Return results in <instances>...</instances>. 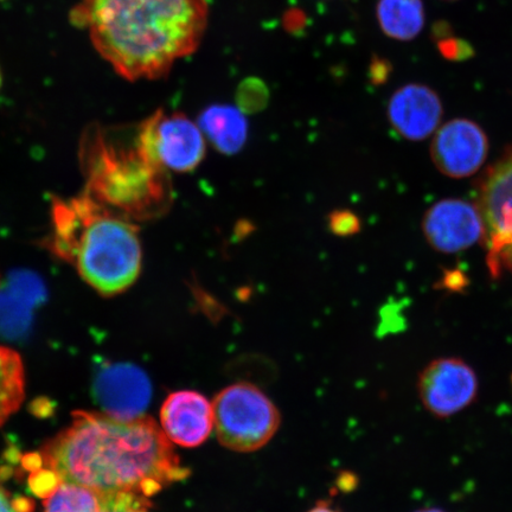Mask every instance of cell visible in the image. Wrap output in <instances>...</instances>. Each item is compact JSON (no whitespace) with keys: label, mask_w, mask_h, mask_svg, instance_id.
Instances as JSON below:
<instances>
[{"label":"cell","mask_w":512,"mask_h":512,"mask_svg":"<svg viewBox=\"0 0 512 512\" xmlns=\"http://www.w3.org/2000/svg\"><path fill=\"white\" fill-rule=\"evenodd\" d=\"M389 63L382 59H375L373 64H371V75H373V80L376 82H383L388 78L389 75Z\"/></svg>","instance_id":"22"},{"label":"cell","mask_w":512,"mask_h":512,"mask_svg":"<svg viewBox=\"0 0 512 512\" xmlns=\"http://www.w3.org/2000/svg\"><path fill=\"white\" fill-rule=\"evenodd\" d=\"M86 194L128 220L160 216L171 204V185L163 166L146 151L139 126H89L80 144Z\"/></svg>","instance_id":"4"},{"label":"cell","mask_w":512,"mask_h":512,"mask_svg":"<svg viewBox=\"0 0 512 512\" xmlns=\"http://www.w3.org/2000/svg\"><path fill=\"white\" fill-rule=\"evenodd\" d=\"M160 422L171 443L188 448L201 446L214 430L213 402L195 390H178L164 401Z\"/></svg>","instance_id":"12"},{"label":"cell","mask_w":512,"mask_h":512,"mask_svg":"<svg viewBox=\"0 0 512 512\" xmlns=\"http://www.w3.org/2000/svg\"><path fill=\"white\" fill-rule=\"evenodd\" d=\"M106 495L72 483H61L44 503V512H101Z\"/></svg>","instance_id":"17"},{"label":"cell","mask_w":512,"mask_h":512,"mask_svg":"<svg viewBox=\"0 0 512 512\" xmlns=\"http://www.w3.org/2000/svg\"><path fill=\"white\" fill-rule=\"evenodd\" d=\"M377 21L384 34L396 41H412L425 27L422 0H379Z\"/></svg>","instance_id":"15"},{"label":"cell","mask_w":512,"mask_h":512,"mask_svg":"<svg viewBox=\"0 0 512 512\" xmlns=\"http://www.w3.org/2000/svg\"><path fill=\"white\" fill-rule=\"evenodd\" d=\"M477 207L484 223L491 274L512 273V153L485 175Z\"/></svg>","instance_id":"6"},{"label":"cell","mask_w":512,"mask_h":512,"mask_svg":"<svg viewBox=\"0 0 512 512\" xmlns=\"http://www.w3.org/2000/svg\"><path fill=\"white\" fill-rule=\"evenodd\" d=\"M24 399V369L14 350L0 347V425L14 414Z\"/></svg>","instance_id":"16"},{"label":"cell","mask_w":512,"mask_h":512,"mask_svg":"<svg viewBox=\"0 0 512 512\" xmlns=\"http://www.w3.org/2000/svg\"><path fill=\"white\" fill-rule=\"evenodd\" d=\"M150 499L134 494L106 495L105 508L101 512H147Z\"/></svg>","instance_id":"19"},{"label":"cell","mask_w":512,"mask_h":512,"mask_svg":"<svg viewBox=\"0 0 512 512\" xmlns=\"http://www.w3.org/2000/svg\"><path fill=\"white\" fill-rule=\"evenodd\" d=\"M28 499H10L6 491L0 486V512H30Z\"/></svg>","instance_id":"21"},{"label":"cell","mask_w":512,"mask_h":512,"mask_svg":"<svg viewBox=\"0 0 512 512\" xmlns=\"http://www.w3.org/2000/svg\"><path fill=\"white\" fill-rule=\"evenodd\" d=\"M448 2H451V0H448Z\"/></svg>","instance_id":"26"},{"label":"cell","mask_w":512,"mask_h":512,"mask_svg":"<svg viewBox=\"0 0 512 512\" xmlns=\"http://www.w3.org/2000/svg\"><path fill=\"white\" fill-rule=\"evenodd\" d=\"M94 395L105 414L136 419L149 406L151 384L144 371L132 364L106 363L96 374Z\"/></svg>","instance_id":"10"},{"label":"cell","mask_w":512,"mask_h":512,"mask_svg":"<svg viewBox=\"0 0 512 512\" xmlns=\"http://www.w3.org/2000/svg\"><path fill=\"white\" fill-rule=\"evenodd\" d=\"M422 228L430 245L457 253L483 240L484 223L477 206L463 200H443L427 210Z\"/></svg>","instance_id":"11"},{"label":"cell","mask_w":512,"mask_h":512,"mask_svg":"<svg viewBox=\"0 0 512 512\" xmlns=\"http://www.w3.org/2000/svg\"><path fill=\"white\" fill-rule=\"evenodd\" d=\"M489 140L482 127L467 119L448 121L435 134L431 156L440 172L465 178L477 172L488 157Z\"/></svg>","instance_id":"9"},{"label":"cell","mask_w":512,"mask_h":512,"mask_svg":"<svg viewBox=\"0 0 512 512\" xmlns=\"http://www.w3.org/2000/svg\"><path fill=\"white\" fill-rule=\"evenodd\" d=\"M443 104L437 93L424 85H406L389 101L388 117L402 137L420 142L437 130L443 118Z\"/></svg>","instance_id":"13"},{"label":"cell","mask_w":512,"mask_h":512,"mask_svg":"<svg viewBox=\"0 0 512 512\" xmlns=\"http://www.w3.org/2000/svg\"><path fill=\"white\" fill-rule=\"evenodd\" d=\"M415 512H444V511H441L438 509H424V510H419V511H415Z\"/></svg>","instance_id":"24"},{"label":"cell","mask_w":512,"mask_h":512,"mask_svg":"<svg viewBox=\"0 0 512 512\" xmlns=\"http://www.w3.org/2000/svg\"><path fill=\"white\" fill-rule=\"evenodd\" d=\"M198 126L215 149L226 155L239 152L247 140V119L233 106L208 107L198 119Z\"/></svg>","instance_id":"14"},{"label":"cell","mask_w":512,"mask_h":512,"mask_svg":"<svg viewBox=\"0 0 512 512\" xmlns=\"http://www.w3.org/2000/svg\"><path fill=\"white\" fill-rule=\"evenodd\" d=\"M477 390L476 374L457 358L434 361L420 375L421 401L428 412L439 418H447L469 406Z\"/></svg>","instance_id":"8"},{"label":"cell","mask_w":512,"mask_h":512,"mask_svg":"<svg viewBox=\"0 0 512 512\" xmlns=\"http://www.w3.org/2000/svg\"><path fill=\"white\" fill-rule=\"evenodd\" d=\"M23 466L30 489L46 498L61 483L150 498L190 475L155 420L88 412H76L66 430L24 457Z\"/></svg>","instance_id":"1"},{"label":"cell","mask_w":512,"mask_h":512,"mask_svg":"<svg viewBox=\"0 0 512 512\" xmlns=\"http://www.w3.org/2000/svg\"><path fill=\"white\" fill-rule=\"evenodd\" d=\"M213 408L217 439L235 452L260 450L280 427L278 408L252 383L239 382L222 389Z\"/></svg>","instance_id":"5"},{"label":"cell","mask_w":512,"mask_h":512,"mask_svg":"<svg viewBox=\"0 0 512 512\" xmlns=\"http://www.w3.org/2000/svg\"><path fill=\"white\" fill-rule=\"evenodd\" d=\"M2 80H3V78H2V70H0V87H2Z\"/></svg>","instance_id":"25"},{"label":"cell","mask_w":512,"mask_h":512,"mask_svg":"<svg viewBox=\"0 0 512 512\" xmlns=\"http://www.w3.org/2000/svg\"><path fill=\"white\" fill-rule=\"evenodd\" d=\"M142 143L165 170L194 171L206 156V137L194 121L182 113L158 111L139 125Z\"/></svg>","instance_id":"7"},{"label":"cell","mask_w":512,"mask_h":512,"mask_svg":"<svg viewBox=\"0 0 512 512\" xmlns=\"http://www.w3.org/2000/svg\"><path fill=\"white\" fill-rule=\"evenodd\" d=\"M361 223L357 217L350 211H337L332 214L330 219V228L337 235H352L360 230Z\"/></svg>","instance_id":"20"},{"label":"cell","mask_w":512,"mask_h":512,"mask_svg":"<svg viewBox=\"0 0 512 512\" xmlns=\"http://www.w3.org/2000/svg\"><path fill=\"white\" fill-rule=\"evenodd\" d=\"M208 12L206 0H80L69 21L120 76L155 80L200 47Z\"/></svg>","instance_id":"2"},{"label":"cell","mask_w":512,"mask_h":512,"mask_svg":"<svg viewBox=\"0 0 512 512\" xmlns=\"http://www.w3.org/2000/svg\"><path fill=\"white\" fill-rule=\"evenodd\" d=\"M432 38L440 54L450 61H465L475 55V49L463 38L453 35L451 25L445 21L433 25Z\"/></svg>","instance_id":"18"},{"label":"cell","mask_w":512,"mask_h":512,"mask_svg":"<svg viewBox=\"0 0 512 512\" xmlns=\"http://www.w3.org/2000/svg\"><path fill=\"white\" fill-rule=\"evenodd\" d=\"M307 512H339L329 502H319Z\"/></svg>","instance_id":"23"},{"label":"cell","mask_w":512,"mask_h":512,"mask_svg":"<svg viewBox=\"0 0 512 512\" xmlns=\"http://www.w3.org/2000/svg\"><path fill=\"white\" fill-rule=\"evenodd\" d=\"M48 247L105 296L127 290L142 270L138 228L88 194L55 198Z\"/></svg>","instance_id":"3"}]
</instances>
